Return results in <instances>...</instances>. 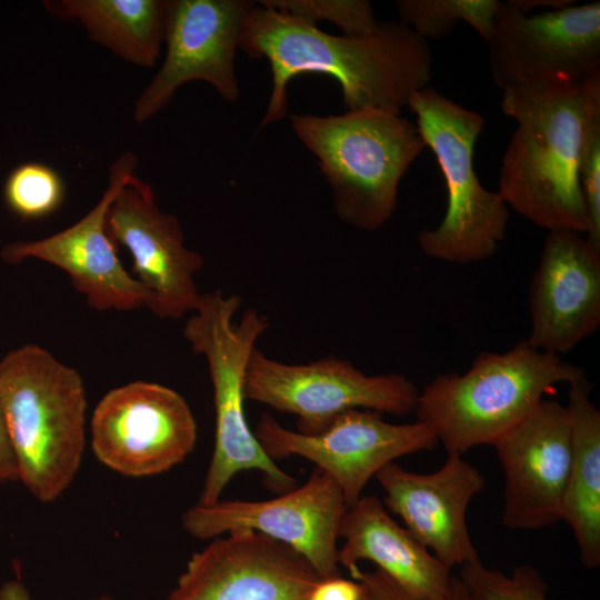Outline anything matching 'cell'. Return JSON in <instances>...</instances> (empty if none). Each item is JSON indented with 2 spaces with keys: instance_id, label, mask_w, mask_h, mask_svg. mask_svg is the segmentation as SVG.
<instances>
[{
  "instance_id": "obj_22",
  "label": "cell",
  "mask_w": 600,
  "mask_h": 600,
  "mask_svg": "<svg viewBox=\"0 0 600 600\" xmlns=\"http://www.w3.org/2000/svg\"><path fill=\"white\" fill-rule=\"evenodd\" d=\"M47 12L79 21L89 37L116 56L152 68L161 54L167 0H46Z\"/></svg>"
},
{
  "instance_id": "obj_28",
  "label": "cell",
  "mask_w": 600,
  "mask_h": 600,
  "mask_svg": "<svg viewBox=\"0 0 600 600\" xmlns=\"http://www.w3.org/2000/svg\"><path fill=\"white\" fill-rule=\"evenodd\" d=\"M351 578L362 584L368 600H417L379 569L373 571L359 569ZM444 600H471L458 576H452Z\"/></svg>"
},
{
  "instance_id": "obj_19",
  "label": "cell",
  "mask_w": 600,
  "mask_h": 600,
  "mask_svg": "<svg viewBox=\"0 0 600 600\" xmlns=\"http://www.w3.org/2000/svg\"><path fill=\"white\" fill-rule=\"evenodd\" d=\"M384 504L404 528L450 570L479 560L469 536L466 512L484 488L482 473L462 456L448 454L432 473H417L391 462L374 477Z\"/></svg>"
},
{
  "instance_id": "obj_18",
  "label": "cell",
  "mask_w": 600,
  "mask_h": 600,
  "mask_svg": "<svg viewBox=\"0 0 600 600\" xmlns=\"http://www.w3.org/2000/svg\"><path fill=\"white\" fill-rule=\"evenodd\" d=\"M533 348L560 356L600 326V249L583 233L551 230L529 291Z\"/></svg>"
},
{
  "instance_id": "obj_9",
  "label": "cell",
  "mask_w": 600,
  "mask_h": 600,
  "mask_svg": "<svg viewBox=\"0 0 600 600\" xmlns=\"http://www.w3.org/2000/svg\"><path fill=\"white\" fill-rule=\"evenodd\" d=\"M420 390L402 373L368 376L333 354L301 364L253 349L244 379L246 399L297 417V431L318 434L352 409L404 416L416 411Z\"/></svg>"
},
{
  "instance_id": "obj_32",
  "label": "cell",
  "mask_w": 600,
  "mask_h": 600,
  "mask_svg": "<svg viewBox=\"0 0 600 600\" xmlns=\"http://www.w3.org/2000/svg\"><path fill=\"white\" fill-rule=\"evenodd\" d=\"M0 600H31V598L20 581L11 580L1 586Z\"/></svg>"
},
{
  "instance_id": "obj_29",
  "label": "cell",
  "mask_w": 600,
  "mask_h": 600,
  "mask_svg": "<svg viewBox=\"0 0 600 600\" xmlns=\"http://www.w3.org/2000/svg\"><path fill=\"white\" fill-rule=\"evenodd\" d=\"M363 594L364 590L360 582L340 576L321 579L306 600H361Z\"/></svg>"
},
{
  "instance_id": "obj_15",
  "label": "cell",
  "mask_w": 600,
  "mask_h": 600,
  "mask_svg": "<svg viewBox=\"0 0 600 600\" xmlns=\"http://www.w3.org/2000/svg\"><path fill=\"white\" fill-rule=\"evenodd\" d=\"M107 230L132 257V269L149 291L148 309L162 319L192 312L201 297L196 274L201 256L184 244L178 218L157 204L151 186L131 174L107 212Z\"/></svg>"
},
{
  "instance_id": "obj_1",
  "label": "cell",
  "mask_w": 600,
  "mask_h": 600,
  "mask_svg": "<svg viewBox=\"0 0 600 600\" xmlns=\"http://www.w3.org/2000/svg\"><path fill=\"white\" fill-rule=\"evenodd\" d=\"M238 49L270 66L272 86L261 127L286 117L288 83L302 73L336 79L347 111L393 114H400L431 79L428 41L399 20L378 21L366 36H333L256 2L244 19Z\"/></svg>"
},
{
  "instance_id": "obj_21",
  "label": "cell",
  "mask_w": 600,
  "mask_h": 600,
  "mask_svg": "<svg viewBox=\"0 0 600 600\" xmlns=\"http://www.w3.org/2000/svg\"><path fill=\"white\" fill-rule=\"evenodd\" d=\"M569 386L571 458L562 520L573 531L582 564L596 569L600 564V412L591 401L593 384L587 376Z\"/></svg>"
},
{
  "instance_id": "obj_26",
  "label": "cell",
  "mask_w": 600,
  "mask_h": 600,
  "mask_svg": "<svg viewBox=\"0 0 600 600\" xmlns=\"http://www.w3.org/2000/svg\"><path fill=\"white\" fill-rule=\"evenodd\" d=\"M258 3L310 26L329 21L347 36L369 34L378 24L373 7L367 0H262Z\"/></svg>"
},
{
  "instance_id": "obj_31",
  "label": "cell",
  "mask_w": 600,
  "mask_h": 600,
  "mask_svg": "<svg viewBox=\"0 0 600 600\" xmlns=\"http://www.w3.org/2000/svg\"><path fill=\"white\" fill-rule=\"evenodd\" d=\"M509 2L520 12L529 14L533 9L557 10L568 7L573 0H509Z\"/></svg>"
},
{
  "instance_id": "obj_2",
  "label": "cell",
  "mask_w": 600,
  "mask_h": 600,
  "mask_svg": "<svg viewBox=\"0 0 600 600\" xmlns=\"http://www.w3.org/2000/svg\"><path fill=\"white\" fill-rule=\"evenodd\" d=\"M501 108L517 128L502 158L498 193L538 227L586 234L579 170L600 129V77L572 89L503 90Z\"/></svg>"
},
{
  "instance_id": "obj_24",
  "label": "cell",
  "mask_w": 600,
  "mask_h": 600,
  "mask_svg": "<svg viewBox=\"0 0 600 600\" xmlns=\"http://www.w3.org/2000/svg\"><path fill=\"white\" fill-rule=\"evenodd\" d=\"M66 186L61 176L41 162L17 166L7 177L3 198L22 220H36L56 212L62 204Z\"/></svg>"
},
{
  "instance_id": "obj_3",
  "label": "cell",
  "mask_w": 600,
  "mask_h": 600,
  "mask_svg": "<svg viewBox=\"0 0 600 600\" xmlns=\"http://www.w3.org/2000/svg\"><path fill=\"white\" fill-rule=\"evenodd\" d=\"M0 408L18 480L39 501L59 499L80 469L87 393L79 372L28 343L0 360Z\"/></svg>"
},
{
  "instance_id": "obj_5",
  "label": "cell",
  "mask_w": 600,
  "mask_h": 600,
  "mask_svg": "<svg viewBox=\"0 0 600 600\" xmlns=\"http://www.w3.org/2000/svg\"><path fill=\"white\" fill-rule=\"evenodd\" d=\"M290 124L317 158L341 221L374 231L390 220L400 181L426 148L414 123L400 114L359 110L293 113Z\"/></svg>"
},
{
  "instance_id": "obj_25",
  "label": "cell",
  "mask_w": 600,
  "mask_h": 600,
  "mask_svg": "<svg viewBox=\"0 0 600 600\" xmlns=\"http://www.w3.org/2000/svg\"><path fill=\"white\" fill-rule=\"evenodd\" d=\"M458 577L471 600H549L546 580L530 564L518 566L504 574L487 568L479 559L461 566Z\"/></svg>"
},
{
  "instance_id": "obj_8",
  "label": "cell",
  "mask_w": 600,
  "mask_h": 600,
  "mask_svg": "<svg viewBox=\"0 0 600 600\" xmlns=\"http://www.w3.org/2000/svg\"><path fill=\"white\" fill-rule=\"evenodd\" d=\"M489 68L502 91L563 90L600 77V2L524 14L500 1Z\"/></svg>"
},
{
  "instance_id": "obj_14",
  "label": "cell",
  "mask_w": 600,
  "mask_h": 600,
  "mask_svg": "<svg viewBox=\"0 0 600 600\" xmlns=\"http://www.w3.org/2000/svg\"><path fill=\"white\" fill-rule=\"evenodd\" d=\"M320 580L286 543L233 530L192 553L164 600H306Z\"/></svg>"
},
{
  "instance_id": "obj_13",
  "label": "cell",
  "mask_w": 600,
  "mask_h": 600,
  "mask_svg": "<svg viewBox=\"0 0 600 600\" xmlns=\"http://www.w3.org/2000/svg\"><path fill=\"white\" fill-rule=\"evenodd\" d=\"M249 0H167L163 62L134 102L133 119L143 123L189 81L211 84L227 102L240 96L234 57Z\"/></svg>"
},
{
  "instance_id": "obj_20",
  "label": "cell",
  "mask_w": 600,
  "mask_h": 600,
  "mask_svg": "<svg viewBox=\"0 0 600 600\" xmlns=\"http://www.w3.org/2000/svg\"><path fill=\"white\" fill-rule=\"evenodd\" d=\"M339 538L344 541L338 562L350 577L359 570V561L369 560L417 600L447 597L451 570L394 521L376 496H361L347 509Z\"/></svg>"
},
{
  "instance_id": "obj_16",
  "label": "cell",
  "mask_w": 600,
  "mask_h": 600,
  "mask_svg": "<svg viewBox=\"0 0 600 600\" xmlns=\"http://www.w3.org/2000/svg\"><path fill=\"white\" fill-rule=\"evenodd\" d=\"M138 158L130 151L110 167L109 183L98 203L79 221L49 237L4 246L1 257L9 263L33 258L63 270L74 288L96 310L128 311L147 307L150 293L122 266L116 242L107 230L108 209L133 174Z\"/></svg>"
},
{
  "instance_id": "obj_4",
  "label": "cell",
  "mask_w": 600,
  "mask_h": 600,
  "mask_svg": "<svg viewBox=\"0 0 600 600\" xmlns=\"http://www.w3.org/2000/svg\"><path fill=\"white\" fill-rule=\"evenodd\" d=\"M583 376L582 368L524 339L504 352L479 353L463 373L434 377L420 390L414 412L448 454L463 456L473 447L492 446L556 384Z\"/></svg>"
},
{
  "instance_id": "obj_7",
  "label": "cell",
  "mask_w": 600,
  "mask_h": 600,
  "mask_svg": "<svg viewBox=\"0 0 600 600\" xmlns=\"http://www.w3.org/2000/svg\"><path fill=\"white\" fill-rule=\"evenodd\" d=\"M408 107L438 160L448 192L442 221L418 236L421 250L429 258L457 264L490 258L504 239L509 208L498 192L481 184L474 170L473 151L484 118L430 87L414 92Z\"/></svg>"
},
{
  "instance_id": "obj_6",
  "label": "cell",
  "mask_w": 600,
  "mask_h": 600,
  "mask_svg": "<svg viewBox=\"0 0 600 600\" xmlns=\"http://www.w3.org/2000/svg\"><path fill=\"white\" fill-rule=\"evenodd\" d=\"M241 302V297L219 289L206 292L183 328L193 352L206 358L213 390L214 447L197 502L202 506L220 500L226 486L242 471H259L267 488L279 494L297 483L266 453L247 421L246 371L269 321L253 308L234 321Z\"/></svg>"
},
{
  "instance_id": "obj_27",
  "label": "cell",
  "mask_w": 600,
  "mask_h": 600,
  "mask_svg": "<svg viewBox=\"0 0 600 600\" xmlns=\"http://www.w3.org/2000/svg\"><path fill=\"white\" fill-rule=\"evenodd\" d=\"M580 189L587 216L586 238L600 249V129L590 138L580 170Z\"/></svg>"
},
{
  "instance_id": "obj_17",
  "label": "cell",
  "mask_w": 600,
  "mask_h": 600,
  "mask_svg": "<svg viewBox=\"0 0 600 600\" xmlns=\"http://www.w3.org/2000/svg\"><path fill=\"white\" fill-rule=\"evenodd\" d=\"M492 446L504 473L502 524L532 530L562 520L571 458L567 406L543 399Z\"/></svg>"
},
{
  "instance_id": "obj_12",
  "label": "cell",
  "mask_w": 600,
  "mask_h": 600,
  "mask_svg": "<svg viewBox=\"0 0 600 600\" xmlns=\"http://www.w3.org/2000/svg\"><path fill=\"white\" fill-rule=\"evenodd\" d=\"M253 433L274 461L298 456L313 462L339 486L348 508L383 467L438 443L433 430L418 420L390 423L380 412L363 409L341 413L318 434L290 430L263 412Z\"/></svg>"
},
{
  "instance_id": "obj_30",
  "label": "cell",
  "mask_w": 600,
  "mask_h": 600,
  "mask_svg": "<svg viewBox=\"0 0 600 600\" xmlns=\"http://www.w3.org/2000/svg\"><path fill=\"white\" fill-rule=\"evenodd\" d=\"M17 480V462L0 408V484Z\"/></svg>"
},
{
  "instance_id": "obj_10",
  "label": "cell",
  "mask_w": 600,
  "mask_h": 600,
  "mask_svg": "<svg viewBox=\"0 0 600 600\" xmlns=\"http://www.w3.org/2000/svg\"><path fill=\"white\" fill-rule=\"evenodd\" d=\"M348 507L334 480L316 468L300 487L264 501L196 503L181 517L183 529L208 540L233 530H252L294 549L321 579L340 577L338 539Z\"/></svg>"
},
{
  "instance_id": "obj_11",
  "label": "cell",
  "mask_w": 600,
  "mask_h": 600,
  "mask_svg": "<svg viewBox=\"0 0 600 600\" xmlns=\"http://www.w3.org/2000/svg\"><path fill=\"white\" fill-rule=\"evenodd\" d=\"M90 438L94 456L107 468L144 478L170 470L192 452L197 423L176 390L133 381L100 399L91 417Z\"/></svg>"
},
{
  "instance_id": "obj_33",
  "label": "cell",
  "mask_w": 600,
  "mask_h": 600,
  "mask_svg": "<svg viewBox=\"0 0 600 600\" xmlns=\"http://www.w3.org/2000/svg\"><path fill=\"white\" fill-rule=\"evenodd\" d=\"M88 600H114V599L111 596L102 594V596L94 597Z\"/></svg>"
},
{
  "instance_id": "obj_34",
  "label": "cell",
  "mask_w": 600,
  "mask_h": 600,
  "mask_svg": "<svg viewBox=\"0 0 600 600\" xmlns=\"http://www.w3.org/2000/svg\"><path fill=\"white\" fill-rule=\"evenodd\" d=\"M363 590H364V589H363ZM361 600H368V598H367V596H366V592H364V594H363V597H362Z\"/></svg>"
},
{
  "instance_id": "obj_23",
  "label": "cell",
  "mask_w": 600,
  "mask_h": 600,
  "mask_svg": "<svg viewBox=\"0 0 600 600\" xmlns=\"http://www.w3.org/2000/svg\"><path fill=\"white\" fill-rule=\"evenodd\" d=\"M499 6V0H400L397 13L399 21L426 41L448 37L463 21L489 43Z\"/></svg>"
}]
</instances>
